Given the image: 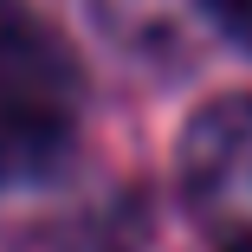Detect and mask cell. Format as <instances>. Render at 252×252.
<instances>
[{"label": "cell", "instance_id": "1", "mask_svg": "<svg viewBox=\"0 0 252 252\" xmlns=\"http://www.w3.org/2000/svg\"><path fill=\"white\" fill-rule=\"evenodd\" d=\"M84 104V71L65 45L32 26H0V188H32L59 175Z\"/></svg>", "mask_w": 252, "mask_h": 252}, {"label": "cell", "instance_id": "2", "mask_svg": "<svg viewBox=\"0 0 252 252\" xmlns=\"http://www.w3.org/2000/svg\"><path fill=\"white\" fill-rule=\"evenodd\" d=\"M181 194L220 239L252 246V97H220L188 123Z\"/></svg>", "mask_w": 252, "mask_h": 252}, {"label": "cell", "instance_id": "3", "mask_svg": "<svg viewBox=\"0 0 252 252\" xmlns=\"http://www.w3.org/2000/svg\"><path fill=\"white\" fill-rule=\"evenodd\" d=\"M188 13H200V0H97L104 32L129 52H175Z\"/></svg>", "mask_w": 252, "mask_h": 252}, {"label": "cell", "instance_id": "4", "mask_svg": "<svg viewBox=\"0 0 252 252\" xmlns=\"http://www.w3.org/2000/svg\"><path fill=\"white\" fill-rule=\"evenodd\" d=\"M200 20L226 32L239 52H252V0H200Z\"/></svg>", "mask_w": 252, "mask_h": 252}, {"label": "cell", "instance_id": "5", "mask_svg": "<svg viewBox=\"0 0 252 252\" xmlns=\"http://www.w3.org/2000/svg\"><path fill=\"white\" fill-rule=\"evenodd\" d=\"M226 252H252V246H226Z\"/></svg>", "mask_w": 252, "mask_h": 252}]
</instances>
